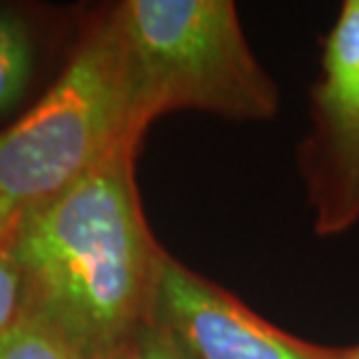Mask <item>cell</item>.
I'll use <instances>...</instances> for the list:
<instances>
[{"mask_svg": "<svg viewBox=\"0 0 359 359\" xmlns=\"http://www.w3.org/2000/svg\"><path fill=\"white\" fill-rule=\"evenodd\" d=\"M124 147L59 196L28 208L3 241L24 283V318L75 359H110L152 320L163 250L149 233Z\"/></svg>", "mask_w": 359, "mask_h": 359, "instance_id": "1", "label": "cell"}, {"mask_svg": "<svg viewBox=\"0 0 359 359\" xmlns=\"http://www.w3.org/2000/svg\"><path fill=\"white\" fill-rule=\"evenodd\" d=\"M110 17L142 128L175 110L236 121L276 114L278 87L255 59L231 0H126Z\"/></svg>", "mask_w": 359, "mask_h": 359, "instance_id": "2", "label": "cell"}, {"mask_svg": "<svg viewBox=\"0 0 359 359\" xmlns=\"http://www.w3.org/2000/svg\"><path fill=\"white\" fill-rule=\"evenodd\" d=\"M145 128L133 110L110 12L91 26L56 82L19 121L0 131V226L59 196Z\"/></svg>", "mask_w": 359, "mask_h": 359, "instance_id": "3", "label": "cell"}, {"mask_svg": "<svg viewBox=\"0 0 359 359\" xmlns=\"http://www.w3.org/2000/svg\"><path fill=\"white\" fill-rule=\"evenodd\" d=\"M315 231L336 236L359 219V0L329 31L313 87V131L301 147Z\"/></svg>", "mask_w": 359, "mask_h": 359, "instance_id": "4", "label": "cell"}, {"mask_svg": "<svg viewBox=\"0 0 359 359\" xmlns=\"http://www.w3.org/2000/svg\"><path fill=\"white\" fill-rule=\"evenodd\" d=\"M152 320L191 359H353L357 353V346H318L283 332L168 255L156 278Z\"/></svg>", "mask_w": 359, "mask_h": 359, "instance_id": "5", "label": "cell"}, {"mask_svg": "<svg viewBox=\"0 0 359 359\" xmlns=\"http://www.w3.org/2000/svg\"><path fill=\"white\" fill-rule=\"evenodd\" d=\"M35 52L28 26L17 14L0 10V114L24 98L33 77Z\"/></svg>", "mask_w": 359, "mask_h": 359, "instance_id": "6", "label": "cell"}, {"mask_svg": "<svg viewBox=\"0 0 359 359\" xmlns=\"http://www.w3.org/2000/svg\"><path fill=\"white\" fill-rule=\"evenodd\" d=\"M0 359H75V355L40 325L21 320L0 336Z\"/></svg>", "mask_w": 359, "mask_h": 359, "instance_id": "7", "label": "cell"}, {"mask_svg": "<svg viewBox=\"0 0 359 359\" xmlns=\"http://www.w3.org/2000/svg\"><path fill=\"white\" fill-rule=\"evenodd\" d=\"M110 359H191L187 350L163 329L159 322L149 320L135 329L124 346Z\"/></svg>", "mask_w": 359, "mask_h": 359, "instance_id": "8", "label": "cell"}, {"mask_svg": "<svg viewBox=\"0 0 359 359\" xmlns=\"http://www.w3.org/2000/svg\"><path fill=\"white\" fill-rule=\"evenodd\" d=\"M24 318V283L5 241H0V336Z\"/></svg>", "mask_w": 359, "mask_h": 359, "instance_id": "9", "label": "cell"}, {"mask_svg": "<svg viewBox=\"0 0 359 359\" xmlns=\"http://www.w3.org/2000/svg\"><path fill=\"white\" fill-rule=\"evenodd\" d=\"M3 236H5V231H3V226H0V241H3Z\"/></svg>", "mask_w": 359, "mask_h": 359, "instance_id": "10", "label": "cell"}, {"mask_svg": "<svg viewBox=\"0 0 359 359\" xmlns=\"http://www.w3.org/2000/svg\"><path fill=\"white\" fill-rule=\"evenodd\" d=\"M353 359H359V346H357V353H355V357Z\"/></svg>", "mask_w": 359, "mask_h": 359, "instance_id": "11", "label": "cell"}]
</instances>
